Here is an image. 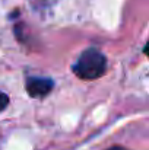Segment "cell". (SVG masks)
<instances>
[{
  "label": "cell",
  "instance_id": "obj_1",
  "mask_svg": "<svg viewBox=\"0 0 149 150\" xmlns=\"http://www.w3.org/2000/svg\"><path fill=\"white\" fill-rule=\"evenodd\" d=\"M107 70V58L95 48H86L76 63L73 64V73L83 80H95Z\"/></svg>",
  "mask_w": 149,
  "mask_h": 150
},
{
  "label": "cell",
  "instance_id": "obj_2",
  "mask_svg": "<svg viewBox=\"0 0 149 150\" xmlns=\"http://www.w3.org/2000/svg\"><path fill=\"white\" fill-rule=\"evenodd\" d=\"M25 88L31 98H44L53 91L54 82L47 77H28Z\"/></svg>",
  "mask_w": 149,
  "mask_h": 150
},
{
  "label": "cell",
  "instance_id": "obj_3",
  "mask_svg": "<svg viewBox=\"0 0 149 150\" xmlns=\"http://www.w3.org/2000/svg\"><path fill=\"white\" fill-rule=\"evenodd\" d=\"M9 105V96L3 92H0V112Z\"/></svg>",
  "mask_w": 149,
  "mask_h": 150
},
{
  "label": "cell",
  "instance_id": "obj_4",
  "mask_svg": "<svg viewBox=\"0 0 149 150\" xmlns=\"http://www.w3.org/2000/svg\"><path fill=\"white\" fill-rule=\"evenodd\" d=\"M143 52H145L146 55H149V41L145 44V47H143Z\"/></svg>",
  "mask_w": 149,
  "mask_h": 150
},
{
  "label": "cell",
  "instance_id": "obj_5",
  "mask_svg": "<svg viewBox=\"0 0 149 150\" xmlns=\"http://www.w3.org/2000/svg\"><path fill=\"white\" fill-rule=\"evenodd\" d=\"M108 150H127V149H124V147H120V146H114V147H111V149H108Z\"/></svg>",
  "mask_w": 149,
  "mask_h": 150
}]
</instances>
